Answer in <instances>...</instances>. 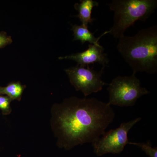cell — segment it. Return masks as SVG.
I'll use <instances>...</instances> for the list:
<instances>
[{
  "label": "cell",
  "mask_w": 157,
  "mask_h": 157,
  "mask_svg": "<svg viewBox=\"0 0 157 157\" xmlns=\"http://www.w3.org/2000/svg\"><path fill=\"white\" fill-rule=\"evenodd\" d=\"M51 112V126L57 145L66 150L94 142L105 134L115 116L108 103L76 96L54 104Z\"/></svg>",
  "instance_id": "cell-1"
},
{
  "label": "cell",
  "mask_w": 157,
  "mask_h": 157,
  "mask_svg": "<svg viewBox=\"0 0 157 157\" xmlns=\"http://www.w3.org/2000/svg\"><path fill=\"white\" fill-rule=\"evenodd\" d=\"M117 48L133 74L157 73V25L140 30L133 36H124L119 39Z\"/></svg>",
  "instance_id": "cell-2"
},
{
  "label": "cell",
  "mask_w": 157,
  "mask_h": 157,
  "mask_svg": "<svg viewBox=\"0 0 157 157\" xmlns=\"http://www.w3.org/2000/svg\"><path fill=\"white\" fill-rule=\"evenodd\" d=\"M114 11L113 24L109 34L117 39L124 36L125 32L137 21H146L157 7V0H113L108 4Z\"/></svg>",
  "instance_id": "cell-3"
},
{
  "label": "cell",
  "mask_w": 157,
  "mask_h": 157,
  "mask_svg": "<svg viewBox=\"0 0 157 157\" xmlns=\"http://www.w3.org/2000/svg\"><path fill=\"white\" fill-rule=\"evenodd\" d=\"M107 90L110 105L121 107H132L140 97L150 94L140 86V80L135 74L131 76H118L113 78Z\"/></svg>",
  "instance_id": "cell-4"
},
{
  "label": "cell",
  "mask_w": 157,
  "mask_h": 157,
  "mask_svg": "<svg viewBox=\"0 0 157 157\" xmlns=\"http://www.w3.org/2000/svg\"><path fill=\"white\" fill-rule=\"evenodd\" d=\"M141 119V117H137L122 123L119 128L105 132L102 137L92 144L95 154L98 156H101L108 153L120 154L123 151L126 145L128 144V133L129 131Z\"/></svg>",
  "instance_id": "cell-5"
},
{
  "label": "cell",
  "mask_w": 157,
  "mask_h": 157,
  "mask_svg": "<svg viewBox=\"0 0 157 157\" xmlns=\"http://www.w3.org/2000/svg\"><path fill=\"white\" fill-rule=\"evenodd\" d=\"M104 68L103 67L101 71L98 72L89 66L84 67L77 65L64 70L70 83L76 91L82 92L86 98L93 93L100 91L104 85H108L101 79Z\"/></svg>",
  "instance_id": "cell-6"
},
{
  "label": "cell",
  "mask_w": 157,
  "mask_h": 157,
  "mask_svg": "<svg viewBox=\"0 0 157 157\" xmlns=\"http://www.w3.org/2000/svg\"><path fill=\"white\" fill-rule=\"evenodd\" d=\"M104 47L101 45L89 44L87 49L82 52L59 57L58 59L72 60L77 63V66L81 67H86L91 64L98 63L105 67L108 64L109 60L107 54L104 53Z\"/></svg>",
  "instance_id": "cell-7"
},
{
  "label": "cell",
  "mask_w": 157,
  "mask_h": 157,
  "mask_svg": "<svg viewBox=\"0 0 157 157\" xmlns=\"http://www.w3.org/2000/svg\"><path fill=\"white\" fill-rule=\"evenodd\" d=\"M71 30L73 31L74 36L73 41H80L82 44H84L85 42H88L90 44H93L97 46H101L99 43V40L101 37L109 33V31H106L100 37L96 38L94 36V33H91L89 30L88 27L82 25H72Z\"/></svg>",
  "instance_id": "cell-8"
},
{
  "label": "cell",
  "mask_w": 157,
  "mask_h": 157,
  "mask_svg": "<svg viewBox=\"0 0 157 157\" xmlns=\"http://www.w3.org/2000/svg\"><path fill=\"white\" fill-rule=\"evenodd\" d=\"M80 3H76L74 8L78 11V17L82 25L88 27L89 24H92L94 18L92 17V11L94 7L99 6V3L93 0H80Z\"/></svg>",
  "instance_id": "cell-9"
},
{
  "label": "cell",
  "mask_w": 157,
  "mask_h": 157,
  "mask_svg": "<svg viewBox=\"0 0 157 157\" xmlns=\"http://www.w3.org/2000/svg\"><path fill=\"white\" fill-rule=\"evenodd\" d=\"M25 88L26 86L21 84L19 82H11L6 86H0V95H6L12 101H20Z\"/></svg>",
  "instance_id": "cell-10"
},
{
  "label": "cell",
  "mask_w": 157,
  "mask_h": 157,
  "mask_svg": "<svg viewBox=\"0 0 157 157\" xmlns=\"http://www.w3.org/2000/svg\"><path fill=\"white\" fill-rule=\"evenodd\" d=\"M128 144L138 146L141 148L149 157H157V147H152L150 141H147L146 143L129 142Z\"/></svg>",
  "instance_id": "cell-11"
},
{
  "label": "cell",
  "mask_w": 157,
  "mask_h": 157,
  "mask_svg": "<svg viewBox=\"0 0 157 157\" xmlns=\"http://www.w3.org/2000/svg\"><path fill=\"white\" fill-rule=\"evenodd\" d=\"M12 100L8 96L0 95V109L4 115H8L11 113L12 109L10 106Z\"/></svg>",
  "instance_id": "cell-12"
},
{
  "label": "cell",
  "mask_w": 157,
  "mask_h": 157,
  "mask_svg": "<svg viewBox=\"0 0 157 157\" xmlns=\"http://www.w3.org/2000/svg\"><path fill=\"white\" fill-rule=\"evenodd\" d=\"M12 42L11 36H9L5 32H0V48H4L10 45Z\"/></svg>",
  "instance_id": "cell-13"
}]
</instances>
